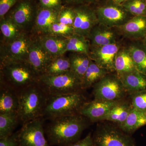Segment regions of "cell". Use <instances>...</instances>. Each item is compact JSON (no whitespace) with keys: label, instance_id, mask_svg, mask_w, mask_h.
<instances>
[{"label":"cell","instance_id":"obj_32","mask_svg":"<svg viewBox=\"0 0 146 146\" xmlns=\"http://www.w3.org/2000/svg\"><path fill=\"white\" fill-rule=\"evenodd\" d=\"M121 5L133 16H146V0H126Z\"/></svg>","mask_w":146,"mask_h":146},{"label":"cell","instance_id":"obj_31","mask_svg":"<svg viewBox=\"0 0 146 146\" xmlns=\"http://www.w3.org/2000/svg\"><path fill=\"white\" fill-rule=\"evenodd\" d=\"M71 70V65L69 57L64 55L54 58L47 68L44 74L56 75L64 74Z\"/></svg>","mask_w":146,"mask_h":146},{"label":"cell","instance_id":"obj_38","mask_svg":"<svg viewBox=\"0 0 146 146\" xmlns=\"http://www.w3.org/2000/svg\"><path fill=\"white\" fill-rule=\"evenodd\" d=\"M100 1V0H62L63 5L72 7L85 5H95Z\"/></svg>","mask_w":146,"mask_h":146},{"label":"cell","instance_id":"obj_23","mask_svg":"<svg viewBox=\"0 0 146 146\" xmlns=\"http://www.w3.org/2000/svg\"><path fill=\"white\" fill-rule=\"evenodd\" d=\"M114 66L118 76L137 70L130 53L125 46L122 47L116 55Z\"/></svg>","mask_w":146,"mask_h":146},{"label":"cell","instance_id":"obj_29","mask_svg":"<svg viewBox=\"0 0 146 146\" xmlns=\"http://www.w3.org/2000/svg\"><path fill=\"white\" fill-rule=\"evenodd\" d=\"M20 121L18 113L0 114V138L11 136Z\"/></svg>","mask_w":146,"mask_h":146},{"label":"cell","instance_id":"obj_33","mask_svg":"<svg viewBox=\"0 0 146 146\" xmlns=\"http://www.w3.org/2000/svg\"><path fill=\"white\" fill-rule=\"evenodd\" d=\"M75 18L74 7L63 5L59 11L57 22L73 27Z\"/></svg>","mask_w":146,"mask_h":146},{"label":"cell","instance_id":"obj_6","mask_svg":"<svg viewBox=\"0 0 146 146\" xmlns=\"http://www.w3.org/2000/svg\"><path fill=\"white\" fill-rule=\"evenodd\" d=\"M94 7L99 23L111 28L123 25L133 16L112 0H100Z\"/></svg>","mask_w":146,"mask_h":146},{"label":"cell","instance_id":"obj_14","mask_svg":"<svg viewBox=\"0 0 146 146\" xmlns=\"http://www.w3.org/2000/svg\"><path fill=\"white\" fill-rule=\"evenodd\" d=\"M122 47L120 41L102 46L90 47L89 56L97 65L112 72L115 71L116 55Z\"/></svg>","mask_w":146,"mask_h":146},{"label":"cell","instance_id":"obj_10","mask_svg":"<svg viewBox=\"0 0 146 146\" xmlns=\"http://www.w3.org/2000/svg\"><path fill=\"white\" fill-rule=\"evenodd\" d=\"M19 146H50L45 136L42 117L24 123L18 133Z\"/></svg>","mask_w":146,"mask_h":146},{"label":"cell","instance_id":"obj_15","mask_svg":"<svg viewBox=\"0 0 146 146\" xmlns=\"http://www.w3.org/2000/svg\"><path fill=\"white\" fill-rule=\"evenodd\" d=\"M115 29L120 35L131 41L142 40L146 36V16H133L126 23Z\"/></svg>","mask_w":146,"mask_h":146},{"label":"cell","instance_id":"obj_8","mask_svg":"<svg viewBox=\"0 0 146 146\" xmlns=\"http://www.w3.org/2000/svg\"><path fill=\"white\" fill-rule=\"evenodd\" d=\"M38 7L36 0H19L7 15L24 32L32 29Z\"/></svg>","mask_w":146,"mask_h":146},{"label":"cell","instance_id":"obj_9","mask_svg":"<svg viewBox=\"0 0 146 146\" xmlns=\"http://www.w3.org/2000/svg\"><path fill=\"white\" fill-rule=\"evenodd\" d=\"M125 90L118 76L106 75L94 85L95 100L117 101L123 96Z\"/></svg>","mask_w":146,"mask_h":146},{"label":"cell","instance_id":"obj_37","mask_svg":"<svg viewBox=\"0 0 146 146\" xmlns=\"http://www.w3.org/2000/svg\"><path fill=\"white\" fill-rule=\"evenodd\" d=\"M38 3L43 8L58 10L63 5L62 0H38Z\"/></svg>","mask_w":146,"mask_h":146},{"label":"cell","instance_id":"obj_21","mask_svg":"<svg viewBox=\"0 0 146 146\" xmlns=\"http://www.w3.org/2000/svg\"><path fill=\"white\" fill-rule=\"evenodd\" d=\"M18 106L17 92L8 86L1 84L0 114L18 113Z\"/></svg>","mask_w":146,"mask_h":146},{"label":"cell","instance_id":"obj_30","mask_svg":"<svg viewBox=\"0 0 146 146\" xmlns=\"http://www.w3.org/2000/svg\"><path fill=\"white\" fill-rule=\"evenodd\" d=\"M131 108L127 104L118 102L101 120L117 123L120 125L125 121Z\"/></svg>","mask_w":146,"mask_h":146},{"label":"cell","instance_id":"obj_36","mask_svg":"<svg viewBox=\"0 0 146 146\" xmlns=\"http://www.w3.org/2000/svg\"><path fill=\"white\" fill-rule=\"evenodd\" d=\"M19 0H0V19L5 17Z\"/></svg>","mask_w":146,"mask_h":146},{"label":"cell","instance_id":"obj_18","mask_svg":"<svg viewBox=\"0 0 146 146\" xmlns=\"http://www.w3.org/2000/svg\"><path fill=\"white\" fill-rule=\"evenodd\" d=\"M118 103L96 100L85 102L81 107L80 114L92 121L101 120Z\"/></svg>","mask_w":146,"mask_h":146},{"label":"cell","instance_id":"obj_2","mask_svg":"<svg viewBox=\"0 0 146 146\" xmlns=\"http://www.w3.org/2000/svg\"><path fill=\"white\" fill-rule=\"evenodd\" d=\"M18 114L23 124L42 117L48 96L37 83L18 91Z\"/></svg>","mask_w":146,"mask_h":146},{"label":"cell","instance_id":"obj_28","mask_svg":"<svg viewBox=\"0 0 146 146\" xmlns=\"http://www.w3.org/2000/svg\"><path fill=\"white\" fill-rule=\"evenodd\" d=\"M67 38L66 52L84 54L89 56L90 45L87 38L75 33Z\"/></svg>","mask_w":146,"mask_h":146},{"label":"cell","instance_id":"obj_34","mask_svg":"<svg viewBox=\"0 0 146 146\" xmlns=\"http://www.w3.org/2000/svg\"><path fill=\"white\" fill-rule=\"evenodd\" d=\"M49 34L68 37L74 34V29L72 27L56 22L52 26Z\"/></svg>","mask_w":146,"mask_h":146},{"label":"cell","instance_id":"obj_19","mask_svg":"<svg viewBox=\"0 0 146 146\" xmlns=\"http://www.w3.org/2000/svg\"><path fill=\"white\" fill-rule=\"evenodd\" d=\"M36 36L43 48L53 57L63 55L66 52L67 37L50 34Z\"/></svg>","mask_w":146,"mask_h":146},{"label":"cell","instance_id":"obj_17","mask_svg":"<svg viewBox=\"0 0 146 146\" xmlns=\"http://www.w3.org/2000/svg\"><path fill=\"white\" fill-rule=\"evenodd\" d=\"M60 9L43 8L39 6L35 16L32 31L35 35L48 34L53 24L58 21Z\"/></svg>","mask_w":146,"mask_h":146},{"label":"cell","instance_id":"obj_5","mask_svg":"<svg viewBox=\"0 0 146 146\" xmlns=\"http://www.w3.org/2000/svg\"><path fill=\"white\" fill-rule=\"evenodd\" d=\"M85 102L84 96L80 92L49 96L48 97L42 117L51 120L80 114L81 107Z\"/></svg>","mask_w":146,"mask_h":146},{"label":"cell","instance_id":"obj_11","mask_svg":"<svg viewBox=\"0 0 146 146\" xmlns=\"http://www.w3.org/2000/svg\"><path fill=\"white\" fill-rule=\"evenodd\" d=\"M54 58L43 48L36 35L31 36L27 61L38 76L46 73Z\"/></svg>","mask_w":146,"mask_h":146},{"label":"cell","instance_id":"obj_22","mask_svg":"<svg viewBox=\"0 0 146 146\" xmlns=\"http://www.w3.org/2000/svg\"><path fill=\"white\" fill-rule=\"evenodd\" d=\"M126 46L137 70L146 75V46L142 40L131 41Z\"/></svg>","mask_w":146,"mask_h":146},{"label":"cell","instance_id":"obj_1","mask_svg":"<svg viewBox=\"0 0 146 146\" xmlns=\"http://www.w3.org/2000/svg\"><path fill=\"white\" fill-rule=\"evenodd\" d=\"M85 118L80 114H77L50 120L46 131L50 144L67 146L76 142L86 127Z\"/></svg>","mask_w":146,"mask_h":146},{"label":"cell","instance_id":"obj_20","mask_svg":"<svg viewBox=\"0 0 146 146\" xmlns=\"http://www.w3.org/2000/svg\"><path fill=\"white\" fill-rule=\"evenodd\" d=\"M118 77L125 91L134 93L146 90V75L137 70Z\"/></svg>","mask_w":146,"mask_h":146},{"label":"cell","instance_id":"obj_35","mask_svg":"<svg viewBox=\"0 0 146 146\" xmlns=\"http://www.w3.org/2000/svg\"><path fill=\"white\" fill-rule=\"evenodd\" d=\"M132 107L146 112V90L133 93Z\"/></svg>","mask_w":146,"mask_h":146},{"label":"cell","instance_id":"obj_12","mask_svg":"<svg viewBox=\"0 0 146 146\" xmlns=\"http://www.w3.org/2000/svg\"><path fill=\"white\" fill-rule=\"evenodd\" d=\"M94 146H135L130 137L116 128L105 126L93 138Z\"/></svg>","mask_w":146,"mask_h":146},{"label":"cell","instance_id":"obj_41","mask_svg":"<svg viewBox=\"0 0 146 146\" xmlns=\"http://www.w3.org/2000/svg\"><path fill=\"white\" fill-rule=\"evenodd\" d=\"M113 1L119 4H122L126 0H112Z\"/></svg>","mask_w":146,"mask_h":146},{"label":"cell","instance_id":"obj_42","mask_svg":"<svg viewBox=\"0 0 146 146\" xmlns=\"http://www.w3.org/2000/svg\"><path fill=\"white\" fill-rule=\"evenodd\" d=\"M142 41V42H143V43H144V44H145V45L146 46V36H145V37L142 39V40H141Z\"/></svg>","mask_w":146,"mask_h":146},{"label":"cell","instance_id":"obj_39","mask_svg":"<svg viewBox=\"0 0 146 146\" xmlns=\"http://www.w3.org/2000/svg\"><path fill=\"white\" fill-rule=\"evenodd\" d=\"M0 146H19L18 133L6 138H0Z\"/></svg>","mask_w":146,"mask_h":146},{"label":"cell","instance_id":"obj_27","mask_svg":"<svg viewBox=\"0 0 146 146\" xmlns=\"http://www.w3.org/2000/svg\"><path fill=\"white\" fill-rule=\"evenodd\" d=\"M68 57L70 62L71 71L82 81L84 76L91 62L90 56L84 54L71 52Z\"/></svg>","mask_w":146,"mask_h":146},{"label":"cell","instance_id":"obj_4","mask_svg":"<svg viewBox=\"0 0 146 146\" xmlns=\"http://www.w3.org/2000/svg\"><path fill=\"white\" fill-rule=\"evenodd\" d=\"M36 83L48 96L76 93L83 89L81 79L71 71L56 75L44 74L38 76Z\"/></svg>","mask_w":146,"mask_h":146},{"label":"cell","instance_id":"obj_43","mask_svg":"<svg viewBox=\"0 0 146 146\" xmlns=\"http://www.w3.org/2000/svg\"></svg>","mask_w":146,"mask_h":146},{"label":"cell","instance_id":"obj_13","mask_svg":"<svg viewBox=\"0 0 146 146\" xmlns=\"http://www.w3.org/2000/svg\"><path fill=\"white\" fill-rule=\"evenodd\" d=\"M76 18L73 25L74 33L87 38L91 30L99 23L94 5L74 7Z\"/></svg>","mask_w":146,"mask_h":146},{"label":"cell","instance_id":"obj_3","mask_svg":"<svg viewBox=\"0 0 146 146\" xmlns=\"http://www.w3.org/2000/svg\"><path fill=\"white\" fill-rule=\"evenodd\" d=\"M1 84L16 92L36 83L38 76L27 61L1 64Z\"/></svg>","mask_w":146,"mask_h":146},{"label":"cell","instance_id":"obj_40","mask_svg":"<svg viewBox=\"0 0 146 146\" xmlns=\"http://www.w3.org/2000/svg\"><path fill=\"white\" fill-rule=\"evenodd\" d=\"M67 146H94L93 137L91 136V133H89L83 139L77 141Z\"/></svg>","mask_w":146,"mask_h":146},{"label":"cell","instance_id":"obj_25","mask_svg":"<svg viewBox=\"0 0 146 146\" xmlns=\"http://www.w3.org/2000/svg\"><path fill=\"white\" fill-rule=\"evenodd\" d=\"M110 73L91 60L82 79V89L90 88Z\"/></svg>","mask_w":146,"mask_h":146},{"label":"cell","instance_id":"obj_24","mask_svg":"<svg viewBox=\"0 0 146 146\" xmlns=\"http://www.w3.org/2000/svg\"><path fill=\"white\" fill-rule=\"evenodd\" d=\"M146 125V112L131 108L124 122L119 125L123 131L131 133Z\"/></svg>","mask_w":146,"mask_h":146},{"label":"cell","instance_id":"obj_16","mask_svg":"<svg viewBox=\"0 0 146 146\" xmlns=\"http://www.w3.org/2000/svg\"><path fill=\"white\" fill-rule=\"evenodd\" d=\"M119 35L116 29L98 23L91 30L87 39L90 47H99L119 42Z\"/></svg>","mask_w":146,"mask_h":146},{"label":"cell","instance_id":"obj_7","mask_svg":"<svg viewBox=\"0 0 146 146\" xmlns=\"http://www.w3.org/2000/svg\"><path fill=\"white\" fill-rule=\"evenodd\" d=\"M31 36L24 32L13 41L1 44V64L27 61Z\"/></svg>","mask_w":146,"mask_h":146},{"label":"cell","instance_id":"obj_26","mask_svg":"<svg viewBox=\"0 0 146 146\" xmlns=\"http://www.w3.org/2000/svg\"><path fill=\"white\" fill-rule=\"evenodd\" d=\"M0 29L2 35L1 43L13 41L24 33L7 15L0 19Z\"/></svg>","mask_w":146,"mask_h":146}]
</instances>
